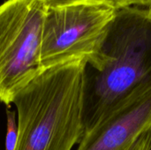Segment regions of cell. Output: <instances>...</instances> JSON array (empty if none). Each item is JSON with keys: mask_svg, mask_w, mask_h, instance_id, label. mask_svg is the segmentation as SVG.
<instances>
[{"mask_svg": "<svg viewBox=\"0 0 151 150\" xmlns=\"http://www.w3.org/2000/svg\"><path fill=\"white\" fill-rule=\"evenodd\" d=\"M151 88V8L115 11L87 64L84 133L134 95Z\"/></svg>", "mask_w": 151, "mask_h": 150, "instance_id": "cell-1", "label": "cell"}, {"mask_svg": "<svg viewBox=\"0 0 151 150\" xmlns=\"http://www.w3.org/2000/svg\"><path fill=\"white\" fill-rule=\"evenodd\" d=\"M87 61L42 70L14 97L15 150H72L84 134Z\"/></svg>", "mask_w": 151, "mask_h": 150, "instance_id": "cell-2", "label": "cell"}, {"mask_svg": "<svg viewBox=\"0 0 151 150\" xmlns=\"http://www.w3.org/2000/svg\"><path fill=\"white\" fill-rule=\"evenodd\" d=\"M45 11L42 0H5L0 4V103L6 106L42 72Z\"/></svg>", "mask_w": 151, "mask_h": 150, "instance_id": "cell-3", "label": "cell"}, {"mask_svg": "<svg viewBox=\"0 0 151 150\" xmlns=\"http://www.w3.org/2000/svg\"><path fill=\"white\" fill-rule=\"evenodd\" d=\"M115 11L88 3L46 5L40 50L42 71L74 60L88 63Z\"/></svg>", "mask_w": 151, "mask_h": 150, "instance_id": "cell-4", "label": "cell"}, {"mask_svg": "<svg viewBox=\"0 0 151 150\" xmlns=\"http://www.w3.org/2000/svg\"><path fill=\"white\" fill-rule=\"evenodd\" d=\"M151 129V88L123 102L86 132L77 150H124Z\"/></svg>", "mask_w": 151, "mask_h": 150, "instance_id": "cell-5", "label": "cell"}, {"mask_svg": "<svg viewBox=\"0 0 151 150\" xmlns=\"http://www.w3.org/2000/svg\"><path fill=\"white\" fill-rule=\"evenodd\" d=\"M46 5L72 3H88L110 7L115 11L128 7L151 8V0H42Z\"/></svg>", "mask_w": 151, "mask_h": 150, "instance_id": "cell-6", "label": "cell"}, {"mask_svg": "<svg viewBox=\"0 0 151 150\" xmlns=\"http://www.w3.org/2000/svg\"><path fill=\"white\" fill-rule=\"evenodd\" d=\"M7 115V132L5 136V150H15L17 144V122L15 112L8 109Z\"/></svg>", "mask_w": 151, "mask_h": 150, "instance_id": "cell-7", "label": "cell"}, {"mask_svg": "<svg viewBox=\"0 0 151 150\" xmlns=\"http://www.w3.org/2000/svg\"><path fill=\"white\" fill-rule=\"evenodd\" d=\"M151 147V129L142 133L132 144L124 150H150Z\"/></svg>", "mask_w": 151, "mask_h": 150, "instance_id": "cell-8", "label": "cell"}, {"mask_svg": "<svg viewBox=\"0 0 151 150\" xmlns=\"http://www.w3.org/2000/svg\"><path fill=\"white\" fill-rule=\"evenodd\" d=\"M150 150H151V147H150Z\"/></svg>", "mask_w": 151, "mask_h": 150, "instance_id": "cell-9", "label": "cell"}]
</instances>
